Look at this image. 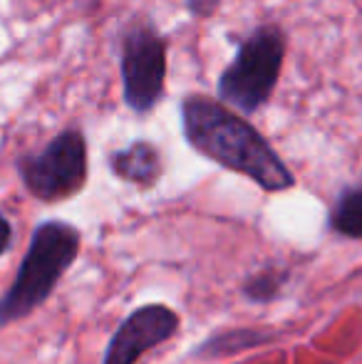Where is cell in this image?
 I'll return each instance as SVG.
<instances>
[{"instance_id": "2", "label": "cell", "mask_w": 362, "mask_h": 364, "mask_svg": "<svg viewBox=\"0 0 362 364\" xmlns=\"http://www.w3.org/2000/svg\"><path fill=\"white\" fill-rule=\"evenodd\" d=\"M82 248V233L68 220H45L30 235L10 288L0 297V327H8L33 315L48 302Z\"/></svg>"}, {"instance_id": "10", "label": "cell", "mask_w": 362, "mask_h": 364, "mask_svg": "<svg viewBox=\"0 0 362 364\" xmlns=\"http://www.w3.org/2000/svg\"><path fill=\"white\" fill-rule=\"evenodd\" d=\"M285 280H288V270L280 268H268L261 273L251 275V278L243 283V297H248L251 302H271L280 295Z\"/></svg>"}, {"instance_id": "5", "label": "cell", "mask_w": 362, "mask_h": 364, "mask_svg": "<svg viewBox=\"0 0 362 364\" xmlns=\"http://www.w3.org/2000/svg\"><path fill=\"white\" fill-rule=\"evenodd\" d=\"M119 73L124 105L134 114H149L166 85V40L149 20H134L122 35Z\"/></svg>"}, {"instance_id": "12", "label": "cell", "mask_w": 362, "mask_h": 364, "mask_svg": "<svg viewBox=\"0 0 362 364\" xmlns=\"http://www.w3.org/2000/svg\"><path fill=\"white\" fill-rule=\"evenodd\" d=\"M10 245H13V225H10V220L0 213V258L8 253Z\"/></svg>"}, {"instance_id": "3", "label": "cell", "mask_w": 362, "mask_h": 364, "mask_svg": "<svg viewBox=\"0 0 362 364\" xmlns=\"http://www.w3.org/2000/svg\"><path fill=\"white\" fill-rule=\"evenodd\" d=\"M288 35L278 23L253 28L238 43L236 58L218 77V102L236 107L243 114H256L271 102L283 73Z\"/></svg>"}, {"instance_id": "4", "label": "cell", "mask_w": 362, "mask_h": 364, "mask_svg": "<svg viewBox=\"0 0 362 364\" xmlns=\"http://www.w3.org/2000/svg\"><path fill=\"white\" fill-rule=\"evenodd\" d=\"M15 166L30 196L45 203L65 201L87 181V139L82 129H65L45 149L23 154Z\"/></svg>"}, {"instance_id": "7", "label": "cell", "mask_w": 362, "mask_h": 364, "mask_svg": "<svg viewBox=\"0 0 362 364\" xmlns=\"http://www.w3.org/2000/svg\"><path fill=\"white\" fill-rule=\"evenodd\" d=\"M110 171L117 178L132 183L139 188H151L164 173V161H161V151L151 141H132L129 146L117 149L107 159Z\"/></svg>"}, {"instance_id": "9", "label": "cell", "mask_w": 362, "mask_h": 364, "mask_svg": "<svg viewBox=\"0 0 362 364\" xmlns=\"http://www.w3.org/2000/svg\"><path fill=\"white\" fill-rule=\"evenodd\" d=\"M273 337V332H263V330H228L221 335H213L203 342L196 350V357L206 360V357H226L233 352H241L246 347H256L263 345Z\"/></svg>"}, {"instance_id": "1", "label": "cell", "mask_w": 362, "mask_h": 364, "mask_svg": "<svg viewBox=\"0 0 362 364\" xmlns=\"http://www.w3.org/2000/svg\"><path fill=\"white\" fill-rule=\"evenodd\" d=\"M181 129L193 151L251 178L263 191L280 193L295 186L293 171L271 141L223 102L206 95H186L181 100Z\"/></svg>"}, {"instance_id": "6", "label": "cell", "mask_w": 362, "mask_h": 364, "mask_svg": "<svg viewBox=\"0 0 362 364\" xmlns=\"http://www.w3.org/2000/svg\"><path fill=\"white\" fill-rule=\"evenodd\" d=\"M181 317L166 305H142L124 317L105 350V364H137L179 332Z\"/></svg>"}, {"instance_id": "11", "label": "cell", "mask_w": 362, "mask_h": 364, "mask_svg": "<svg viewBox=\"0 0 362 364\" xmlns=\"http://www.w3.org/2000/svg\"><path fill=\"white\" fill-rule=\"evenodd\" d=\"M221 0H186V10L193 18H211L218 10Z\"/></svg>"}, {"instance_id": "8", "label": "cell", "mask_w": 362, "mask_h": 364, "mask_svg": "<svg viewBox=\"0 0 362 364\" xmlns=\"http://www.w3.org/2000/svg\"><path fill=\"white\" fill-rule=\"evenodd\" d=\"M330 228L343 238L362 240V186H348L340 191L330 208Z\"/></svg>"}]
</instances>
